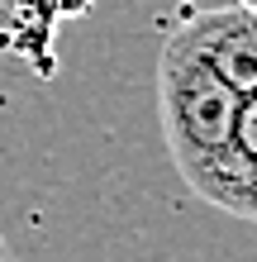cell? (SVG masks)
I'll return each mask as SVG.
<instances>
[{
	"label": "cell",
	"mask_w": 257,
	"mask_h": 262,
	"mask_svg": "<svg viewBox=\"0 0 257 262\" xmlns=\"http://www.w3.org/2000/svg\"><path fill=\"white\" fill-rule=\"evenodd\" d=\"M157 119L181 181L233 220H257V96L224 76L172 29L157 53Z\"/></svg>",
	"instance_id": "obj_1"
},
{
	"label": "cell",
	"mask_w": 257,
	"mask_h": 262,
	"mask_svg": "<svg viewBox=\"0 0 257 262\" xmlns=\"http://www.w3.org/2000/svg\"><path fill=\"white\" fill-rule=\"evenodd\" d=\"M176 34L191 43L229 86L257 96V10L252 5H219V10H195Z\"/></svg>",
	"instance_id": "obj_2"
},
{
	"label": "cell",
	"mask_w": 257,
	"mask_h": 262,
	"mask_svg": "<svg viewBox=\"0 0 257 262\" xmlns=\"http://www.w3.org/2000/svg\"><path fill=\"white\" fill-rule=\"evenodd\" d=\"M96 0H10L0 5V53L29 62L38 76L57 72L53 57V38L67 19H81L90 14Z\"/></svg>",
	"instance_id": "obj_3"
},
{
	"label": "cell",
	"mask_w": 257,
	"mask_h": 262,
	"mask_svg": "<svg viewBox=\"0 0 257 262\" xmlns=\"http://www.w3.org/2000/svg\"><path fill=\"white\" fill-rule=\"evenodd\" d=\"M0 262H10V243H5V234H0Z\"/></svg>",
	"instance_id": "obj_4"
},
{
	"label": "cell",
	"mask_w": 257,
	"mask_h": 262,
	"mask_svg": "<svg viewBox=\"0 0 257 262\" xmlns=\"http://www.w3.org/2000/svg\"><path fill=\"white\" fill-rule=\"evenodd\" d=\"M238 5H257V0H238Z\"/></svg>",
	"instance_id": "obj_5"
},
{
	"label": "cell",
	"mask_w": 257,
	"mask_h": 262,
	"mask_svg": "<svg viewBox=\"0 0 257 262\" xmlns=\"http://www.w3.org/2000/svg\"><path fill=\"white\" fill-rule=\"evenodd\" d=\"M0 5H10V0H0Z\"/></svg>",
	"instance_id": "obj_6"
}]
</instances>
